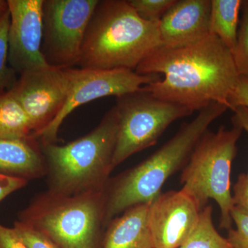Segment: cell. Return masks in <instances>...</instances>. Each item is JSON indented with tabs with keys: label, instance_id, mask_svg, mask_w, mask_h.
Returning <instances> with one entry per match:
<instances>
[{
	"label": "cell",
	"instance_id": "obj_18",
	"mask_svg": "<svg viewBox=\"0 0 248 248\" xmlns=\"http://www.w3.org/2000/svg\"><path fill=\"white\" fill-rule=\"evenodd\" d=\"M179 248H232L227 238L222 236L214 226L212 205L202 209L195 231Z\"/></svg>",
	"mask_w": 248,
	"mask_h": 248
},
{
	"label": "cell",
	"instance_id": "obj_24",
	"mask_svg": "<svg viewBox=\"0 0 248 248\" xmlns=\"http://www.w3.org/2000/svg\"><path fill=\"white\" fill-rule=\"evenodd\" d=\"M233 202L235 206L248 212V175L241 173L233 187Z\"/></svg>",
	"mask_w": 248,
	"mask_h": 248
},
{
	"label": "cell",
	"instance_id": "obj_20",
	"mask_svg": "<svg viewBox=\"0 0 248 248\" xmlns=\"http://www.w3.org/2000/svg\"><path fill=\"white\" fill-rule=\"evenodd\" d=\"M237 42L233 50L235 65L240 76L248 77V0L243 1Z\"/></svg>",
	"mask_w": 248,
	"mask_h": 248
},
{
	"label": "cell",
	"instance_id": "obj_21",
	"mask_svg": "<svg viewBox=\"0 0 248 248\" xmlns=\"http://www.w3.org/2000/svg\"><path fill=\"white\" fill-rule=\"evenodd\" d=\"M176 0H128L139 16L150 22H159Z\"/></svg>",
	"mask_w": 248,
	"mask_h": 248
},
{
	"label": "cell",
	"instance_id": "obj_3",
	"mask_svg": "<svg viewBox=\"0 0 248 248\" xmlns=\"http://www.w3.org/2000/svg\"><path fill=\"white\" fill-rule=\"evenodd\" d=\"M159 23L142 19L128 0H99L86 30L78 66L135 71L161 46Z\"/></svg>",
	"mask_w": 248,
	"mask_h": 248
},
{
	"label": "cell",
	"instance_id": "obj_19",
	"mask_svg": "<svg viewBox=\"0 0 248 248\" xmlns=\"http://www.w3.org/2000/svg\"><path fill=\"white\" fill-rule=\"evenodd\" d=\"M10 20L9 10L0 19V94L11 91L17 81V73L9 63Z\"/></svg>",
	"mask_w": 248,
	"mask_h": 248
},
{
	"label": "cell",
	"instance_id": "obj_14",
	"mask_svg": "<svg viewBox=\"0 0 248 248\" xmlns=\"http://www.w3.org/2000/svg\"><path fill=\"white\" fill-rule=\"evenodd\" d=\"M0 174L28 182L46 175V164L40 141L0 138Z\"/></svg>",
	"mask_w": 248,
	"mask_h": 248
},
{
	"label": "cell",
	"instance_id": "obj_17",
	"mask_svg": "<svg viewBox=\"0 0 248 248\" xmlns=\"http://www.w3.org/2000/svg\"><path fill=\"white\" fill-rule=\"evenodd\" d=\"M30 120L10 91L0 94V138L24 140L33 138Z\"/></svg>",
	"mask_w": 248,
	"mask_h": 248
},
{
	"label": "cell",
	"instance_id": "obj_1",
	"mask_svg": "<svg viewBox=\"0 0 248 248\" xmlns=\"http://www.w3.org/2000/svg\"><path fill=\"white\" fill-rule=\"evenodd\" d=\"M142 76H164L143 91L167 102L200 111L212 103L230 109L240 76L232 53L217 36L177 48L161 46L136 69Z\"/></svg>",
	"mask_w": 248,
	"mask_h": 248
},
{
	"label": "cell",
	"instance_id": "obj_23",
	"mask_svg": "<svg viewBox=\"0 0 248 248\" xmlns=\"http://www.w3.org/2000/svg\"><path fill=\"white\" fill-rule=\"evenodd\" d=\"M14 228L29 248H60L42 232L22 222H15Z\"/></svg>",
	"mask_w": 248,
	"mask_h": 248
},
{
	"label": "cell",
	"instance_id": "obj_4",
	"mask_svg": "<svg viewBox=\"0 0 248 248\" xmlns=\"http://www.w3.org/2000/svg\"><path fill=\"white\" fill-rule=\"evenodd\" d=\"M118 131L116 107L87 135L65 145L41 143L48 191L64 196L105 190L113 170Z\"/></svg>",
	"mask_w": 248,
	"mask_h": 248
},
{
	"label": "cell",
	"instance_id": "obj_25",
	"mask_svg": "<svg viewBox=\"0 0 248 248\" xmlns=\"http://www.w3.org/2000/svg\"><path fill=\"white\" fill-rule=\"evenodd\" d=\"M230 109L236 107L248 108V77L240 76L239 82L229 99Z\"/></svg>",
	"mask_w": 248,
	"mask_h": 248
},
{
	"label": "cell",
	"instance_id": "obj_2",
	"mask_svg": "<svg viewBox=\"0 0 248 248\" xmlns=\"http://www.w3.org/2000/svg\"><path fill=\"white\" fill-rule=\"evenodd\" d=\"M228 109L223 104L212 103L193 120L183 124L169 141L144 161L110 178L104 190L105 228L127 209L151 203L162 192L165 183L184 169L202 135Z\"/></svg>",
	"mask_w": 248,
	"mask_h": 248
},
{
	"label": "cell",
	"instance_id": "obj_6",
	"mask_svg": "<svg viewBox=\"0 0 248 248\" xmlns=\"http://www.w3.org/2000/svg\"><path fill=\"white\" fill-rule=\"evenodd\" d=\"M232 127L221 126L217 132L207 130L202 135L182 170V189L203 209L210 200L220 209L219 228H232V209L234 206L231 192L232 164L237 152V142L243 128L232 122Z\"/></svg>",
	"mask_w": 248,
	"mask_h": 248
},
{
	"label": "cell",
	"instance_id": "obj_10",
	"mask_svg": "<svg viewBox=\"0 0 248 248\" xmlns=\"http://www.w3.org/2000/svg\"><path fill=\"white\" fill-rule=\"evenodd\" d=\"M71 68L48 66L26 72L9 91L27 112L34 138L37 140L64 107L71 89Z\"/></svg>",
	"mask_w": 248,
	"mask_h": 248
},
{
	"label": "cell",
	"instance_id": "obj_8",
	"mask_svg": "<svg viewBox=\"0 0 248 248\" xmlns=\"http://www.w3.org/2000/svg\"><path fill=\"white\" fill-rule=\"evenodd\" d=\"M99 0H44L42 51L50 66L78 65L90 21Z\"/></svg>",
	"mask_w": 248,
	"mask_h": 248
},
{
	"label": "cell",
	"instance_id": "obj_27",
	"mask_svg": "<svg viewBox=\"0 0 248 248\" xmlns=\"http://www.w3.org/2000/svg\"><path fill=\"white\" fill-rule=\"evenodd\" d=\"M28 181L0 174V203L8 196L27 185Z\"/></svg>",
	"mask_w": 248,
	"mask_h": 248
},
{
	"label": "cell",
	"instance_id": "obj_12",
	"mask_svg": "<svg viewBox=\"0 0 248 248\" xmlns=\"http://www.w3.org/2000/svg\"><path fill=\"white\" fill-rule=\"evenodd\" d=\"M44 0H8L9 63L19 74L50 66L42 51Z\"/></svg>",
	"mask_w": 248,
	"mask_h": 248
},
{
	"label": "cell",
	"instance_id": "obj_26",
	"mask_svg": "<svg viewBox=\"0 0 248 248\" xmlns=\"http://www.w3.org/2000/svg\"><path fill=\"white\" fill-rule=\"evenodd\" d=\"M0 248H29L14 228L0 223Z\"/></svg>",
	"mask_w": 248,
	"mask_h": 248
},
{
	"label": "cell",
	"instance_id": "obj_13",
	"mask_svg": "<svg viewBox=\"0 0 248 248\" xmlns=\"http://www.w3.org/2000/svg\"><path fill=\"white\" fill-rule=\"evenodd\" d=\"M210 10L211 0H176L159 21L161 46H185L208 37Z\"/></svg>",
	"mask_w": 248,
	"mask_h": 248
},
{
	"label": "cell",
	"instance_id": "obj_16",
	"mask_svg": "<svg viewBox=\"0 0 248 248\" xmlns=\"http://www.w3.org/2000/svg\"><path fill=\"white\" fill-rule=\"evenodd\" d=\"M242 0H211L210 33L217 36L231 50L237 42Z\"/></svg>",
	"mask_w": 248,
	"mask_h": 248
},
{
	"label": "cell",
	"instance_id": "obj_28",
	"mask_svg": "<svg viewBox=\"0 0 248 248\" xmlns=\"http://www.w3.org/2000/svg\"><path fill=\"white\" fill-rule=\"evenodd\" d=\"M232 112L234 115L232 117V121L239 124L243 130L248 133V108L236 107ZM247 174L248 175V172Z\"/></svg>",
	"mask_w": 248,
	"mask_h": 248
},
{
	"label": "cell",
	"instance_id": "obj_5",
	"mask_svg": "<svg viewBox=\"0 0 248 248\" xmlns=\"http://www.w3.org/2000/svg\"><path fill=\"white\" fill-rule=\"evenodd\" d=\"M105 202L104 190L73 196L47 190L34 197L18 221L42 232L60 248H101Z\"/></svg>",
	"mask_w": 248,
	"mask_h": 248
},
{
	"label": "cell",
	"instance_id": "obj_11",
	"mask_svg": "<svg viewBox=\"0 0 248 248\" xmlns=\"http://www.w3.org/2000/svg\"><path fill=\"white\" fill-rule=\"evenodd\" d=\"M202 209L187 192H161L148 208V226L154 248H179L195 231Z\"/></svg>",
	"mask_w": 248,
	"mask_h": 248
},
{
	"label": "cell",
	"instance_id": "obj_7",
	"mask_svg": "<svg viewBox=\"0 0 248 248\" xmlns=\"http://www.w3.org/2000/svg\"><path fill=\"white\" fill-rule=\"evenodd\" d=\"M118 131L112 166L115 169L130 156L156 144L170 125L194 111L154 97L143 91L117 97Z\"/></svg>",
	"mask_w": 248,
	"mask_h": 248
},
{
	"label": "cell",
	"instance_id": "obj_29",
	"mask_svg": "<svg viewBox=\"0 0 248 248\" xmlns=\"http://www.w3.org/2000/svg\"><path fill=\"white\" fill-rule=\"evenodd\" d=\"M9 10L8 1L0 0V19L9 11Z\"/></svg>",
	"mask_w": 248,
	"mask_h": 248
},
{
	"label": "cell",
	"instance_id": "obj_9",
	"mask_svg": "<svg viewBox=\"0 0 248 248\" xmlns=\"http://www.w3.org/2000/svg\"><path fill=\"white\" fill-rule=\"evenodd\" d=\"M71 86L64 107L57 118L39 135L41 143H57L59 130L68 116L76 108L100 98L136 92L143 86L162 78L158 75L142 76L135 71L117 68H71Z\"/></svg>",
	"mask_w": 248,
	"mask_h": 248
},
{
	"label": "cell",
	"instance_id": "obj_22",
	"mask_svg": "<svg viewBox=\"0 0 248 248\" xmlns=\"http://www.w3.org/2000/svg\"><path fill=\"white\" fill-rule=\"evenodd\" d=\"M231 218L236 226V229L232 228L228 231L227 239L232 248H248V212L234 205Z\"/></svg>",
	"mask_w": 248,
	"mask_h": 248
},
{
	"label": "cell",
	"instance_id": "obj_15",
	"mask_svg": "<svg viewBox=\"0 0 248 248\" xmlns=\"http://www.w3.org/2000/svg\"><path fill=\"white\" fill-rule=\"evenodd\" d=\"M149 203L130 207L110 221L101 248H154L148 226Z\"/></svg>",
	"mask_w": 248,
	"mask_h": 248
}]
</instances>
